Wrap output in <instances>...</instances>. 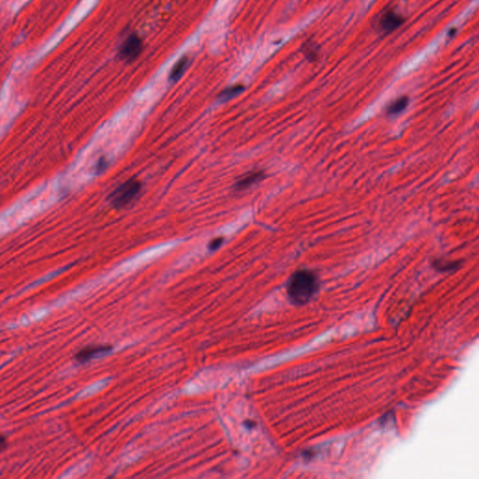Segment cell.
<instances>
[{"label":"cell","instance_id":"obj_4","mask_svg":"<svg viewBox=\"0 0 479 479\" xmlns=\"http://www.w3.org/2000/svg\"><path fill=\"white\" fill-rule=\"evenodd\" d=\"M111 350H112V347L109 346H87L78 351V353L75 355V360L80 363H85L89 360H91L92 359L108 353Z\"/></svg>","mask_w":479,"mask_h":479},{"label":"cell","instance_id":"obj_3","mask_svg":"<svg viewBox=\"0 0 479 479\" xmlns=\"http://www.w3.org/2000/svg\"><path fill=\"white\" fill-rule=\"evenodd\" d=\"M142 43L137 36H129L120 47L119 54L125 60H133L142 52Z\"/></svg>","mask_w":479,"mask_h":479},{"label":"cell","instance_id":"obj_7","mask_svg":"<svg viewBox=\"0 0 479 479\" xmlns=\"http://www.w3.org/2000/svg\"><path fill=\"white\" fill-rule=\"evenodd\" d=\"M462 260H446L444 258H435L433 267L439 272H452L462 267Z\"/></svg>","mask_w":479,"mask_h":479},{"label":"cell","instance_id":"obj_13","mask_svg":"<svg viewBox=\"0 0 479 479\" xmlns=\"http://www.w3.org/2000/svg\"><path fill=\"white\" fill-rule=\"evenodd\" d=\"M455 33H456V29H455V28H453V29H451V31H449V36H450V37H453V35H454Z\"/></svg>","mask_w":479,"mask_h":479},{"label":"cell","instance_id":"obj_1","mask_svg":"<svg viewBox=\"0 0 479 479\" xmlns=\"http://www.w3.org/2000/svg\"><path fill=\"white\" fill-rule=\"evenodd\" d=\"M320 287L319 279L311 270L302 269L295 272L286 286L288 298L296 305H303L315 297Z\"/></svg>","mask_w":479,"mask_h":479},{"label":"cell","instance_id":"obj_10","mask_svg":"<svg viewBox=\"0 0 479 479\" xmlns=\"http://www.w3.org/2000/svg\"><path fill=\"white\" fill-rule=\"evenodd\" d=\"M244 90V87L242 85H233L231 87L225 89L222 93L220 94V99L223 101L229 100L231 98H233L236 96H238L242 91Z\"/></svg>","mask_w":479,"mask_h":479},{"label":"cell","instance_id":"obj_11","mask_svg":"<svg viewBox=\"0 0 479 479\" xmlns=\"http://www.w3.org/2000/svg\"><path fill=\"white\" fill-rule=\"evenodd\" d=\"M223 240L224 239L219 237V238H215V239L213 240L211 242H210V245L209 247L211 250H215V249L218 248L219 246H221V244L223 243Z\"/></svg>","mask_w":479,"mask_h":479},{"label":"cell","instance_id":"obj_6","mask_svg":"<svg viewBox=\"0 0 479 479\" xmlns=\"http://www.w3.org/2000/svg\"><path fill=\"white\" fill-rule=\"evenodd\" d=\"M409 99L407 96H401L392 101L389 106L386 108V114L388 116H396L401 114L409 105Z\"/></svg>","mask_w":479,"mask_h":479},{"label":"cell","instance_id":"obj_9","mask_svg":"<svg viewBox=\"0 0 479 479\" xmlns=\"http://www.w3.org/2000/svg\"><path fill=\"white\" fill-rule=\"evenodd\" d=\"M188 66H189V59L188 58L183 57L182 59H180L170 72V76H169L170 80H173V81L179 80L187 71Z\"/></svg>","mask_w":479,"mask_h":479},{"label":"cell","instance_id":"obj_2","mask_svg":"<svg viewBox=\"0 0 479 479\" xmlns=\"http://www.w3.org/2000/svg\"><path fill=\"white\" fill-rule=\"evenodd\" d=\"M141 190V183L135 179L126 181L118 187L111 196V201L116 208H123L129 204Z\"/></svg>","mask_w":479,"mask_h":479},{"label":"cell","instance_id":"obj_8","mask_svg":"<svg viewBox=\"0 0 479 479\" xmlns=\"http://www.w3.org/2000/svg\"><path fill=\"white\" fill-rule=\"evenodd\" d=\"M264 178V173L262 171H255V172H250L244 177L241 178L240 181L237 182L236 187L238 189H244L246 187H251L252 185L256 184L262 180Z\"/></svg>","mask_w":479,"mask_h":479},{"label":"cell","instance_id":"obj_12","mask_svg":"<svg viewBox=\"0 0 479 479\" xmlns=\"http://www.w3.org/2000/svg\"><path fill=\"white\" fill-rule=\"evenodd\" d=\"M8 447V441L6 437L0 434V453L4 452Z\"/></svg>","mask_w":479,"mask_h":479},{"label":"cell","instance_id":"obj_5","mask_svg":"<svg viewBox=\"0 0 479 479\" xmlns=\"http://www.w3.org/2000/svg\"><path fill=\"white\" fill-rule=\"evenodd\" d=\"M404 23V19L396 12L389 10L382 15L379 25L383 31L392 32L399 28Z\"/></svg>","mask_w":479,"mask_h":479}]
</instances>
